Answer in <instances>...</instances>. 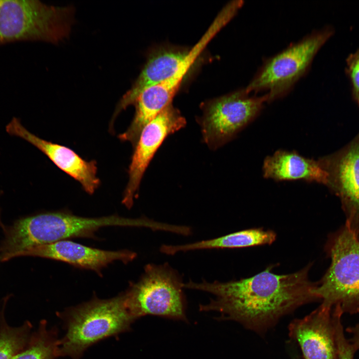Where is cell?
<instances>
[{"mask_svg": "<svg viewBox=\"0 0 359 359\" xmlns=\"http://www.w3.org/2000/svg\"><path fill=\"white\" fill-rule=\"evenodd\" d=\"M309 263L301 270L289 274H277L273 267L251 277L226 282L189 281L186 289L214 295L200 311H214L223 319L237 322L248 329L263 333L283 316L297 308L319 299L314 293L316 283L309 279Z\"/></svg>", "mask_w": 359, "mask_h": 359, "instance_id": "6da1fadb", "label": "cell"}, {"mask_svg": "<svg viewBox=\"0 0 359 359\" xmlns=\"http://www.w3.org/2000/svg\"><path fill=\"white\" fill-rule=\"evenodd\" d=\"M149 218H130L118 215L87 217L68 211L41 212L20 218L2 225L0 263L8 261L31 247L76 237L93 238L100 228L108 226L150 228Z\"/></svg>", "mask_w": 359, "mask_h": 359, "instance_id": "7a4b0ae2", "label": "cell"}, {"mask_svg": "<svg viewBox=\"0 0 359 359\" xmlns=\"http://www.w3.org/2000/svg\"><path fill=\"white\" fill-rule=\"evenodd\" d=\"M58 316L66 333L58 341V356L80 359L85 350L104 339L128 331L135 320L123 293L109 299L92 300L67 308Z\"/></svg>", "mask_w": 359, "mask_h": 359, "instance_id": "3957f363", "label": "cell"}, {"mask_svg": "<svg viewBox=\"0 0 359 359\" xmlns=\"http://www.w3.org/2000/svg\"><path fill=\"white\" fill-rule=\"evenodd\" d=\"M75 13L72 5L56 6L38 0H0V45L25 40L58 44L69 36Z\"/></svg>", "mask_w": 359, "mask_h": 359, "instance_id": "277c9868", "label": "cell"}, {"mask_svg": "<svg viewBox=\"0 0 359 359\" xmlns=\"http://www.w3.org/2000/svg\"><path fill=\"white\" fill-rule=\"evenodd\" d=\"M326 248L331 264L314 293L325 306L359 313V237L345 225L330 236Z\"/></svg>", "mask_w": 359, "mask_h": 359, "instance_id": "5b68a950", "label": "cell"}, {"mask_svg": "<svg viewBox=\"0 0 359 359\" xmlns=\"http://www.w3.org/2000/svg\"><path fill=\"white\" fill-rule=\"evenodd\" d=\"M330 25L316 30L265 60L245 88L248 93L265 91L267 102L286 95L308 71L315 56L334 34Z\"/></svg>", "mask_w": 359, "mask_h": 359, "instance_id": "8992f818", "label": "cell"}, {"mask_svg": "<svg viewBox=\"0 0 359 359\" xmlns=\"http://www.w3.org/2000/svg\"><path fill=\"white\" fill-rule=\"evenodd\" d=\"M183 284L168 264H147L140 279L123 293L126 305L135 320L154 315L186 321Z\"/></svg>", "mask_w": 359, "mask_h": 359, "instance_id": "52a82bcc", "label": "cell"}, {"mask_svg": "<svg viewBox=\"0 0 359 359\" xmlns=\"http://www.w3.org/2000/svg\"><path fill=\"white\" fill-rule=\"evenodd\" d=\"M267 102L265 94L251 96L244 88L204 103L197 119L203 141L213 150L222 147L254 120Z\"/></svg>", "mask_w": 359, "mask_h": 359, "instance_id": "ba28073f", "label": "cell"}, {"mask_svg": "<svg viewBox=\"0 0 359 359\" xmlns=\"http://www.w3.org/2000/svg\"><path fill=\"white\" fill-rule=\"evenodd\" d=\"M229 21L226 14L218 13L202 37L188 51L175 73L162 83L146 89L139 96L134 103L135 115L129 126L132 134L139 135L150 122L171 104L190 67L208 43Z\"/></svg>", "mask_w": 359, "mask_h": 359, "instance_id": "9c48e42d", "label": "cell"}, {"mask_svg": "<svg viewBox=\"0 0 359 359\" xmlns=\"http://www.w3.org/2000/svg\"><path fill=\"white\" fill-rule=\"evenodd\" d=\"M317 161L327 174L326 185L341 200L345 225L359 237V133L343 148Z\"/></svg>", "mask_w": 359, "mask_h": 359, "instance_id": "30bf717a", "label": "cell"}, {"mask_svg": "<svg viewBox=\"0 0 359 359\" xmlns=\"http://www.w3.org/2000/svg\"><path fill=\"white\" fill-rule=\"evenodd\" d=\"M186 123L185 118L171 104L144 128L134 148L129 167V180L122 201L126 207L132 206L145 171L163 142Z\"/></svg>", "mask_w": 359, "mask_h": 359, "instance_id": "8fae6325", "label": "cell"}, {"mask_svg": "<svg viewBox=\"0 0 359 359\" xmlns=\"http://www.w3.org/2000/svg\"><path fill=\"white\" fill-rule=\"evenodd\" d=\"M5 129L9 135L23 139L37 148L59 169L78 181L87 193L93 194L99 186L95 160L87 161L67 147L37 137L27 130L17 118L13 117Z\"/></svg>", "mask_w": 359, "mask_h": 359, "instance_id": "7c38bea8", "label": "cell"}, {"mask_svg": "<svg viewBox=\"0 0 359 359\" xmlns=\"http://www.w3.org/2000/svg\"><path fill=\"white\" fill-rule=\"evenodd\" d=\"M20 256L59 261L101 275L102 270L109 264L115 261L128 263L136 258L137 254L128 250H105L64 240L31 247L23 251Z\"/></svg>", "mask_w": 359, "mask_h": 359, "instance_id": "4fadbf2b", "label": "cell"}, {"mask_svg": "<svg viewBox=\"0 0 359 359\" xmlns=\"http://www.w3.org/2000/svg\"><path fill=\"white\" fill-rule=\"evenodd\" d=\"M331 309L321 304L289 325V336L298 344L304 359H337Z\"/></svg>", "mask_w": 359, "mask_h": 359, "instance_id": "5bb4252c", "label": "cell"}, {"mask_svg": "<svg viewBox=\"0 0 359 359\" xmlns=\"http://www.w3.org/2000/svg\"><path fill=\"white\" fill-rule=\"evenodd\" d=\"M187 52L164 49L152 54L132 87L118 103L111 126L120 113L129 105L134 104L142 92L173 75L184 60Z\"/></svg>", "mask_w": 359, "mask_h": 359, "instance_id": "9a60e30c", "label": "cell"}, {"mask_svg": "<svg viewBox=\"0 0 359 359\" xmlns=\"http://www.w3.org/2000/svg\"><path fill=\"white\" fill-rule=\"evenodd\" d=\"M265 178L276 181L302 180L326 185L328 175L318 161L306 158L294 151H276L264 160Z\"/></svg>", "mask_w": 359, "mask_h": 359, "instance_id": "2e32d148", "label": "cell"}, {"mask_svg": "<svg viewBox=\"0 0 359 359\" xmlns=\"http://www.w3.org/2000/svg\"><path fill=\"white\" fill-rule=\"evenodd\" d=\"M276 233L262 228H250L231 233L217 238L181 245L163 244L160 251L173 255L180 252L196 250L240 248L271 244L276 239Z\"/></svg>", "mask_w": 359, "mask_h": 359, "instance_id": "e0dca14e", "label": "cell"}, {"mask_svg": "<svg viewBox=\"0 0 359 359\" xmlns=\"http://www.w3.org/2000/svg\"><path fill=\"white\" fill-rule=\"evenodd\" d=\"M56 331L48 330L45 320L40 322L24 348L13 359H55L58 357Z\"/></svg>", "mask_w": 359, "mask_h": 359, "instance_id": "ac0fdd59", "label": "cell"}, {"mask_svg": "<svg viewBox=\"0 0 359 359\" xmlns=\"http://www.w3.org/2000/svg\"><path fill=\"white\" fill-rule=\"evenodd\" d=\"M32 325L27 321L21 326L13 327L6 323L3 308L0 310V359L13 358L27 344L31 335Z\"/></svg>", "mask_w": 359, "mask_h": 359, "instance_id": "d6986e66", "label": "cell"}, {"mask_svg": "<svg viewBox=\"0 0 359 359\" xmlns=\"http://www.w3.org/2000/svg\"><path fill=\"white\" fill-rule=\"evenodd\" d=\"M342 315L340 311H338L332 314L337 347V359H354L357 351L345 337L341 321Z\"/></svg>", "mask_w": 359, "mask_h": 359, "instance_id": "ffe728a7", "label": "cell"}, {"mask_svg": "<svg viewBox=\"0 0 359 359\" xmlns=\"http://www.w3.org/2000/svg\"><path fill=\"white\" fill-rule=\"evenodd\" d=\"M345 73L350 82L352 98L359 108V48L347 57Z\"/></svg>", "mask_w": 359, "mask_h": 359, "instance_id": "44dd1931", "label": "cell"}, {"mask_svg": "<svg viewBox=\"0 0 359 359\" xmlns=\"http://www.w3.org/2000/svg\"><path fill=\"white\" fill-rule=\"evenodd\" d=\"M347 332L352 335L349 341L357 351L359 349V323L347 329Z\"/></svg>", "mask_w": 359, "mask_h": 359, "instance_id": "7402d4cb", "label": "cell"}, {"mask_svg": "<svg viewBox=\"0 0 359 359\" xmlns=\"http://www.w3.org/2000/svg\"><path fill=\"white\" fill-rule=\"evenodd\" d=\"M293 359H300V358H299V357L298 356H294L293 357Z\"/></svg>", "mask_w": 359, "mask_h": 359, "instance_id": "603a6c76", "label": "cell"}, {"mask_svg": "<svg viewBox=\"0 0 359 359\" xmlns=\"http://www.w3.org/2000/svg\"><path fill=\"white\" fill-rule=\"evenodd\" d=\"M2 225V223L1 222V221H0V225L1 226Z\"/></svg>", "mask_w": 359, "mask_h": 359, "instance_id": "cb8c5ba5", "label": "cell"}]
</instances>
